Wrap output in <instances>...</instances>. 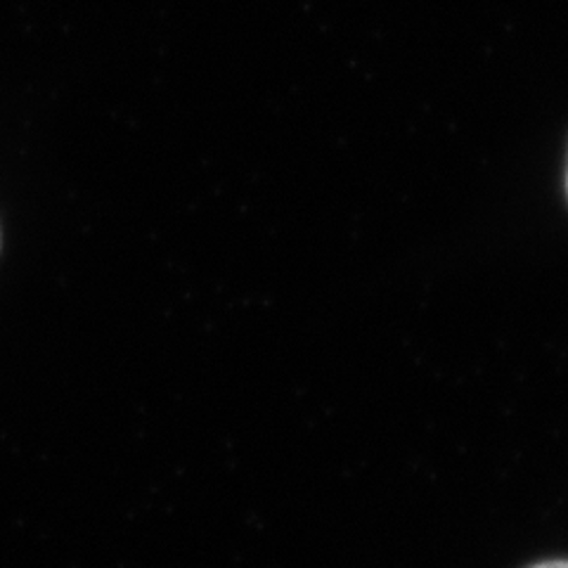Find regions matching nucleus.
<instances>
[{
	"mask_svg": "<svg viewBox=\"0 0 568 568\" xmlns=\"http://www.w3.org/2000/svg\"><path fill=\"white\" fill-rule=\"evenodd\" d=\"M530 568H568V559H555V561H542Z\"/></svg>",
	"mask_w": 568,
	"mask_h": 568,
	"instance_id": "obj_1",
	"label": "nucleus"
}]
</instances>
